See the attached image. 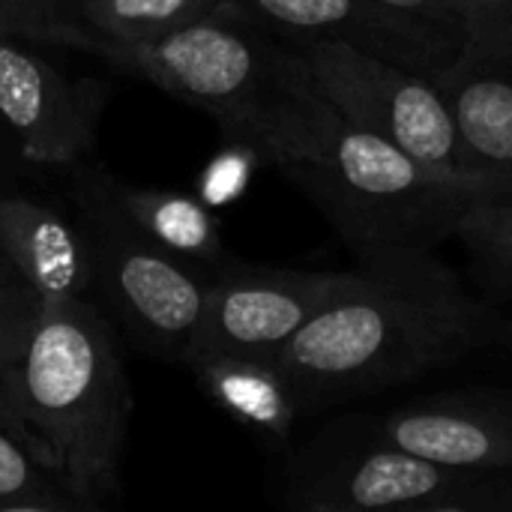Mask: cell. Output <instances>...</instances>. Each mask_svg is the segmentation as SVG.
Returning <instances> with one entry per match:
<instances>
[{
	"mask_svg": "<svg viewBox=\"0 0 512 512\" xmlns=\"http://www.w3.org/2000/svg\"><path fill=\"white\" fill-rule=\"evenodd\" d=\"M504 339V315L435 255L348 270L276 354L300 414L384 393Z\"/></svg>",
	"mask_w": 512,
	"mask_h": 512,
	"instance_id": "obj_1",
	"label": "cell"
},
{
	"mask_svg": "<svg viewBox=\"0 0 512 512\" xmlns=\"http://www.w3.org/2000/svg\"><path fill=\"white\" fill-rule=\"evenodd\" d=\"M60 45L99 51L165 93L207 111L228 141L285 168L315 159L342 126L303 54L237 15H204L144 42H108L81 24Z\"/></svg>",
	"mask_w": 512,
	"mask_h": 512,
	"instance_id": "obj_2",
	"label": "cell"
},
{
	"mask_svg": "<svg viewBox=\"0 0 512 512\" xmlns=\"http://www.w3.org/2000/svg\"><path fill=\"white\" fill-rule=\"evenodd\" d=\"M0 381L39 462L78 510L117 504L132 393L111 318L87 297L42 303Z\"/></svg>",
	"mask_w": 512,
	"mask_h": 512,
	"instance_id": "obj_3",
	"label": "cell"
},
{
	"mask_svg": "<svg viewBox=\"0 0 512 512\" xmlns=\"http://www.w3.org/2000/svg\"><path fill=\"white\" fill-rule=\"evenodd\" d=\"M336 228L360 267L435 255L486 192L342 120L315 159L279 168Z\"/></svg>",
	"mask_w": 512,
	"mask_h": 512,
	"instance_id": "obj_4",
	"label": "cell"
},
{
	"mask_svg": "<svg viewBox=\"0 0 512 512\" xmlns=\"http://www.w3.org/2000/svg\"><path fill=\"white\" fill-rule=\"evenodd\" d=\"M297 512H512V471L435 462L381 435L375 420H339L282 471Z\"/></svg>",
	"mask_w": 512,
	"mask_h": 512,
	"instance_id": "obj_5",
	"label": "cell"
},
{
	"mask_svg": "<svg viewBox=\"0 0 512 512\" xmlns=\"http://www.w3.org/2000/svg\"><path fill=\"white\" fill-rule=\"evenodd\" d=\"M72 216L90 255V300L156 360L186 366L204 312L207 282L126 213L102 165H72Z\"/></svg>",
	"mask_w": 512,
	"mask_h": 512,
	"instance_id": "obj_6",
	"label": "cell"
},
{
	"mask_svg": "<svg viewBox=\"0 0 512 512\" xmlns=\"http://www.w3.org/2000/svg\"><path fill=\"white\" fill-rule=\"evenodd\" d=\"M288 45L303 54L321 93L345 123L396 144L435 171L471 180L462 168L456 120L438 81L339 39Z\"/></svg>",
	"mask_w": 512,
	"mask_h": 512,
	"instance_id": "obj_7",
	"label": "cell"
},
{
	"mask_svg": "<svg viewBox=\"0 0 512 512\" xmlns=\"http://www.w3.org/2000/svg\"><path fill=\"white\" fill-rule=\"evenodd\" d=\"M21 33L0 30V120L27 165L72 168L96 144L105 90L63 75Z\"/></svg>",
	"mask_w": 512,
	"mask_h": 512,
	"instance_id": "obj_8",
	"label": "cell"
},
{
	"mask_svg": "<svg viewBox=\"0 0 512 512\" xmlns=\"http://www.w3.org/2000/svg\"><path fill=\"white\" fill-rule=\"evenodd\" d=\"M342 279L345 273L225 264L207 282L192 357L219 351L276 360Z\"/></svg>",
	"mask_w": 512,
	"mask_h": 512,
	"instance_id": "obj_9",
	"label": "cell"
},
{
	"mask_svg": "<svg viewBox=\"0 0 512 512\" xmlns=\"http://www.w3.org/2000/svg\"><path fill=\"white\" fill-rule=\"evenodd\" d=\"M393 444L435 462L512 471L510 390H450L414 399L375 420Z\"/></svg>",
	"mask_w": 512,
	"mask_h": 512,
	"instance_id": "obj_10",
	"label": "cell"
},
{
	"mask_svg": "<svg viewBox=\"0 0 512 512\" xmlns=\"http://www.w3.org/2000/svg\"><path fill=\"white\" fill-rule=\"evenodd\" d=\"M438 87L456 120L465 174L492 195H512V42L465 48Z\"/></svg>",
	"mask_w": 512,
	"mask_h": 512,
	"instance_id": "obj_11",
	"label": "cell"
},
{
	"mask_svg": "<svg viewBox=\"0 0 512 512\" xmlns=\"http://www.w3.org/2000/svg\"><path fill=\"white\" fill-rule=\"evenodd\" d=\"M219 12L255 21L285 42L339 39L432 81L444 75L432 51L372 0H228Z\"/></svg>",
	"mask_w": 512,
	"mask_h": 512,
	"instance_id": "obj_12",
	"label": "cell"
},
{
	"mask_svg": "<svg viewBox=\"0 0 512 512\" xmlns=\"http://www.w3.org/2000/svg\"><path fill=\"white\" fill-rule=\"evenodd\" d=\"M0 246L42 303L87 297L90 255L75 216L15 183L0 186Z\"/></svg>",
	"mask_w": 512,
	"mask_h": 512,
	"instance_id": "obj_13",
	"label": "cell"
},
{
	"mask_svg": "<svg viewBox=\"0 0 512 512\" xmlns=\"http://www.w3.org/2000/svg\"><path fill=\"white\" fill-rule=\"evenodd\" d=\"M186 369H192L207 399L240 426L270 438L273 444H285L291 438L300 408L276 360L201 351L186 363Z\"/></svg>",
	"mask_w": 512,
	"mask_h": 512,
	"instance_id": "obj_14",
	"label": "cell"
},
{
	"mask_svg": "<svg viewBox=\"0 0 512 512\" xmlns=\"http://www.w3.org/2000/svg\"><path fill=\"white\" fill-rule=\"evenodd\" d=\"M117 198L150 240H156L189 267L222 270L228 264L219 219L213 207L198 195L123 186L117 180Z\"/></svg>",
	"mask_w": 512,
	"mask_h": 512,
	"instance_id": "obj_15",
	"label": "cell"
},
{
	"mask_svg": "<svg viewBox=\"0 0 512 512\" xmlns=\"http://www.w3.org/2000/svg\"><path fill=\"white\" fill-rule=\"evenodd\" d=\"M84 30L108 42H144L210 15L198 0H81Z\"/></svg>",
	"mask_w": 512,
	"mask_h": 512,
	"instance_id": "obj_16",
	"label": "cell"
},
{
	"mask_svg": "<svg viewBox=\"0 0 512 512\" xmlns=\"http://www.w3.org/2000/svg\"><path fill=\"white\" fill-rule=\"evenodd\" d=\"M456 237L471 249L489 282L512 285V195H483L474 201Z\"/></svg>",
	"mask_w": 512,
	"mask_h": 512,
	"instance_id": "obj_17",
	"label": "cell"
},
{
	"mask_svg": "<svg viewBox=\"0 0 512 512\" xmlns=\"http://www.w3.org/2000/svg\"><path fill=\"white\" fill-rule=\"evenodd\" d=\"M393 21L411 30L447 72L465 51L468 33L456 0H372Z\"/></svg>",
	"mask_w": 512,
	"mask_h": 512,
	"instance_id": "obj_18",
	"label": "cell"
},
{
	"mask_svg": "<svg viewBox=\"0 0 512 512\" xmlns=\"http://www.w3.org/2000/svg\"><path fill=\"white\" fill-rule=\"evenodd\" d=\"M39 312H42V300L21 279V273L15 270V264L0 246V372L21 357L39 321Z\"/></svg>",
	"mask_w": 512,
	"mask_h": 512,
	"instance_id": "obj_19",
	"label": "cell"
},
{
	"mask_svg": "<svg viewBox=\"0 0 512 512\" xmlns=\"http://www.w3.org/2000/svg\"><path fill=\"white\" fill-rule=\"evenodd\" d=\"M255 162H261V156L252 147L228 141V150L213 156V162L204 168L198 180V198L210 207L234 201L237 195H243Z\"/></svg>",
	"mask_w": 512,
	"mask_h": 512,
	"instance_id": "obj_20",
	"label": "cell"
},
{
	"mask_svg": "<svg viewBox=\"0 0 512 512\" xmlns=\"http://www.w3.org/2000/svg\"><path fill=\"white\" fill-rule=\"evenodd\" d=\"M468 42L465 48H489L512 42V0H456Z\"/></svg>",
	"mask_w": 512,
	"mask_h": 512,
	"instance_id": "obj_21",
	"label": "cell"
},
{
	"mask_svg": "<svg viewBox=\"0 0 512 512\" xmlns=\"http://www.w3.org/2000/svg\"><path fill=\"white\" fill-rule=\"evenodd\" d=\"M15 3L27 24V39L63 42V36L75 27L66 0H15Z\"/></svg>",
	"mask_w": 512,
	"mask_h": 512,
	"instance_id": "obj_22",
	"label": "cell"
},
{
	"mask_svg": "<svg viewBox=\"0 0 512 512\" xmlns=\"http://www.w3.org/2000/svg\"><path fill=\"white\" fill-rule=\"evenodd\" d=\"M24 165H27V162H24V156H21L15 138L9 135V129H6L3 120H0V186H3V183H15Z\"/></svg>",
	"mask_w": 512,
	"mask_h": 512,
	"instance_id": "obj_23",
	"label": "cell"
},
{
	"mask_svg": "<svg viewBox=\"0 0 512 512\" xmlns=\"http://www.w3.org/2000/svg\"><path fill=\"white\" fill-rule=\"evenodd\" d=\"M0 30L3 33H21L27 36V24L21 18V9L15 0H0Z\"/></svg>",
	"mask_w": 512,
	"mask_h": 512,
	"instance_id": "obj_24",
	"label": "cell"
},
{
	"mask_svg": "<svg viewBox=\"0 0 512 512\" xmlns=\"http://www.w3.org/2000/svg\"><path fill=\"white\" fill-rule=\"evenodd\" d=\"M0 423L6 426V429H12L30 450H33V444H30V438H27V432H24V426L18 423V417H15V411H12V405H9V399H6V390H3V381H0ZM33 456H36V450H33ZM39 459V456H36Z\"/></svg>",
	"mask_w": 512,
	"mask_h": 512,
	"instance_id": "obj_25",
	"label": "cell"
},
{
	"mask_svg": "<svg viewBox=\"0 0 512 512\" xmlns=\"http://www.w3.org/2000/svg\"><path fill=\"white\" fill-rule=\"evenodd\" d=\"M198 3H201V6H204V9H207L210 15H216V12H219V9H222V6H225L228 0H198Z\"/></svg>",
	"mask_w": 512,
	"mask_h": 512,
	"instance_id": "obj_26",
	"label": "cell"
},
{
	"mask_svg": "<svg viewBox=\"0 0 512 512\" xmlns=\"http://www.w3.org/2000/svg\"><path fill=\"white\" fill-rule=\"evenodd\" d=\"M501 345L512 348V318H507V315H504V339H501Z\"/></svg>",
	"mask_w": 512,
	"mask_h": 512,
	"instance_id": "obj_27",
	"label": "cell"
}]
</instances>
